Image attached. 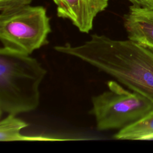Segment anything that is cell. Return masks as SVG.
<instances>
[{
	"label": "cell",
	"mask_w": 153,
	"mask_h": 153,
	"mask_svg": "<svg viewBox=\"0 0 153 153\" xmlns=\"http://www.w3.org/2000/svg\"><path fill=\"white\" fill-rule=\"evenodd\" d=\"M54 50L91 65L153 103V51L147 48L94 33L80 45L66 43Z\"/></svg>",
	"instance_id": "1"
},
{
	"label": "cell",
	"mask_w": 153,
	"mask_h": 153,
	"mask_svg": "<svg viewBox=\"0 0 153 153\" xmlns=\"http://www.w3.org/2000/svg\"><path fill=\"white\" fill-rule=\"evenodd\" d=\"M47 73L36 59L0 48V115H17L39 105V85Z\"/></svg>",
	"instance_id": "2"
},
{
	"label": "cell",
	"mask_w": 153,
	"mask_h": 153,
	"mask_svg": "<svg viewBox=\"0 0 153 153\" xmlns=\"http://www.w3.org/2000/svg\"><path fill=\"white\" fill-rule=\"evenodd\" d=\"M107 86L91 98L89 113L97 130H120L153 113V103L141 94L126 90L117 81H108Z\"/></svg>",
	"instance_id": "3"
},
{
	"label": "cell",
	"mask_w": 153,
	"mask_h": 153,
	"mask_svg": "<svg viewBox=\"0 0 153 153\" xmlns=\"http://www.w3.org/2000/svg\"><path fill=\"white\" fill-rule=\"evenodd\" d=\"M51 29L50 18L42 6L24 7L0 15V40L2 47L30 55L48 44Z\"/></svg>",
	"instance_id": "4"
},
{
	"label": "cell",
	"mask_w": 153,
	"mask_h": 153,
	"mask_svg": "<svg viewBox=\"0 0 153 153\" xmlns=\"http://www.w3.org/2000/svg\"><path fill=\"white\" fill-rule=\"evenodd\" d=\"M59 17L68 19L79 32L88 33L97 14L108 6L109 0H53Z\"/></svg>",
	"instance_id": "5"
},
{
	"label": "cell",
	"mask_w": 153,
	"mask_h": 153,
	"mask_svg": "<svg viewBox=\"0 0 153 153\" xmlns=\"http://www.w3.org/2000/svg\"><path fill=\"white\" fill-rule=\"evenodd\" d=\"M123 19L128 39L153 51V9L132 5Z\"/></svg>",
	"instance_id": "6"
},
{
	"label": "cell",
	"mask_w": 153,
	"mask_h": 153,
	"mask_svg": "<svg viewBox=\"0 0 153 153\" xmlns=\"http://www.w3.org/2000/svg\"><path fill=\"white\" fill-rule=\"evenodd\" d=\"M17 115L8 114L0 121V141H66L80 140L66 139L42 135H25L21 130L29 126L25 121L17 118Z\"/></svg>",
	"instance_id": "7"
},
{
	"label": "cell",
	"mask_w": 153,
	"mask_h": 153,
	"mask_svg": "<svg viewBox=\"0 0 153 153\" xmlns=\"http://www.w3.org/2000/svg\"><path fill=\"white\" fill-rule=\"evenodd\" d=\"M153 137V113L118 131L114 137L117 140H149Z\"/></svg>",
	"instance_id": "8"
},
{
	"label": "cell",
	"mask_w": 153,
	"mask_h": 153,
	"mask_svg": "<svg viewBox=\"0 0 153 153\" xmlns=\"http://www.w3.org/2000/svg\"><path fill=\"white\" fill-rule=\"evenodd\" d=\"M32 0H0V15H5L30 5Z\"/></svg>",
	"instance_id": "9"
},
{
	"label": "cell",
	"mask_w": 153,
	"mask_h": 153,
	"mask_svg": "<svg viewBox=\"0 0 153 153\" xmlns=\"http://www.w3.org/2000/svg\"><path fill=\"white\" fill-rule=\"evenodd\" d=\"M132 5L153 9V0H128Z\"/></svg>",
	"instance_id": "10"
},
{
	"label": "cell",
	"mask_w": 153,
	"mask_h": 153,
	"mask_svg": "<svg viewBox=\"0 0 153 153\" xmlns=\"http://www.w3.org/2000/svg\"><path fill=\"white\" fill-rule=\"evenodd\" d=\"M149 140H153V137H151V138H150Z\"/></svg>",
	"instance_id": "11"
}]
</instances>
